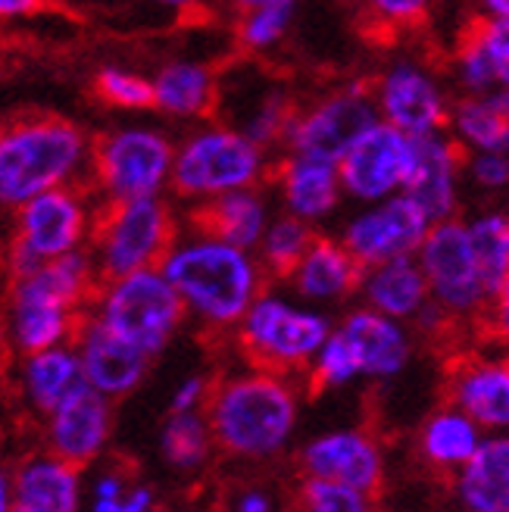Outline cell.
Masks as SVG:
<instances>
[{
    "label": "cell",
    "mask_w": 509,
    "mask_h": 512,
    "mask_svg": "<svg viewBox=\"0 0 509 512\" xmlns=\"http://www.w3.org/2000/svg\"><path fill=\"white\" fill-rule=\"evenodd\" d=\"M94 138L63 116H16L0 125V213L13 216L44 191L82 185Z\"/></svg>",
    "instance_id": "cell-1"
},
{
    "label": "cell",
    "mask_w": 509,
    "mask_h": 512,
    "mask_svg": "<svg viewBox=\"0 0 509 512\" xmlns=\"http://www.w3.org/2000/svg\"><path fill=\"white\" fill-rule=\"evenodd\" d=\"M163 275L172 281L188 313L210 328H235L263 294V266L250 250L203 235L188 225L178 232L163 260Z\"/></svg>",
    "instance_id": "cell-2"
},
{
    "label": "cell",
    "mask_w": 509,
    "mask_h": 512,
    "mask_svg": "<svg viewBox=\"0 0 509 512\" xmlns=\"http://www.w3.org/2000/svg\"><path fill=\"white\" fill-rule=\"evenodd\" d=\"M213 441L232 456L263 459L285 447L297 422L294 388L275 372L225 378L207 397Z\"/></svg>",
    "instance_id": "cell-3"
},
{
    "label": "cell",
    "mask_w": 509,
    "mask_h": 512,
    "mask_svg": "<svg viewBox=\"0 0 509 512\" xmlns=\"http://www.w3.org/2000/svg\"><path fill=\"white\" fill-rule=\"evenodd\" d=\"M266 175V150L241 128L210 125L175 147L172 194L178 200L207 203L213 197L257 188Z\"/></svg>",
    "instance_id": "cell-4"
},
{
    "label": "cell",
    "mask_w": 509,
    "mask_h": 512,
    "mask_svg": "<svg viewBox=\"0 0 509 512\" xmlns=\"http://www.w3.org/2000/svg\"><path fill=\"white\" fill-rule=\"evenodd\" d=\"M97 210L91 203V188L66 185L44 191L35 200L16 210L13 235L7 247V266L13 278L32 275L38 266L57 256L85 250L91 244V232L97 222Z\"/></svg>",
    "instance_id": "cell-5"
},
{
    "label": "cell",
    "mask_w": 509,
    "mask_h": 512,
    "mask_svg": "<svg viewBox=\"0 0 509 512\" xmlns=\"http://www.w3.org/2000/svg\"><path fill=\"white\" fill-rule=\"evenodd\" d=\"M178 238V219L163 197L100 203L91 232V256L100 278L160 269Z\"/></svg>",
    "instance_id": "cell-6"
},
{
    "label": "cell",
    "mask_w": 509,
    "mask_h": 512,
    "mask_svg": "<svg viewBox=\"0 0 509 512\" xmlns=\"http://www.w3.org/2000/svg\"><path fill=\"white\" fill-rule=\"evenodd\" d=\"M175 147L154 125H119L94 138L88 188L100 203L163 197L172 182Z\"/></svg>",
    "instance_id": "cell-7"
},
{
    "label": "cell",
    "mask_w": 509,
    "mask_h": 512,
    "mask_svg": "<svg viewBox=\"0 0 509 512\" xmlns=\"http://www.w3.org/2000/svg\"><path fill=\"white\" fill-rule=\"evenodd\" d=\"M88 313H94L107 328L141 347L154 360L157 353L169 347L175 331L182 328L188 306L163 275V269H141L122 278L100 281Z\"/></svg>",
    "instance_id": "cell-8"
},
{
    "label": "cell",
    "mask_w": 509,
    "mask_h": 512,
    "mask_svg": "<svg viewBox=\"0 0 509 512\" xmlns=\"http://www.w3.org/2000/svg\"><path fill=\"white\" fill-rule=\"evenodd\" d=\"M332 335L325 316L303 310L275 294H260L238 325V344L247 360L263 372H291L316 360Z\"/></svg>",
    "instance_id": "cell-9"
},
{
    "label": "cell",
    "mask_w": 509,
    "mask_h": 512,
    "mask_svg": "<svg viewBox=\"0 0 509 512\" xmlns=\"http://www.w3.org/2000/svg\"><path fill=\"white\" fill-rule=\"evenodd\" d=\"M416 260L425 272L431 300L453 319L478 316L491 303V294L481 278L475 247L469 238V225L444 219L431 225Z\"/></svg>",
    "instance_id": "cell-10"
},
{
    "label": "cell",
    "mask_w": 509,
    "mask_h": 512,
    "mask_svg": "<svg viewBox=\"0 0 509 512\" xmlns=\"http://www.w3.org/2000/svg\"><path fill=\"white\" fill-rule=\"evenodd\" d=\"M378 119L372 85H347L316 100L310 110L297 113L285 135V147L288 153H307V157L341 163L344 153Z\"/></svg>",
    "instance_id": "cell-11"
},
{
    "label": "cell",
    "mask_w": 509,
    "mask_h": 512,
    "mask_svg": "<svg viewBox=\"0 0 509 512\" xmlns=\"http://www.w3.org/2000/svg\"><path fill=\"white\" fill-rule=\"evenodd\" d=\"M416 153H419V138L400 132V128H394L385 119H378L338 163L344 194L363 203H378L394 194H403L416 169Z\"/></svg>",
    "instance_id": "cell-12"
},
{
    "label": "cell",
    "mask_w": 509,
    "mask_h": 512,
    "mask_svg": "<svg viewBox=\"0 0 509 512\" xmlns=\"http://www.w3.org/2000/svg\"><path fill=\"white\" fill-rule=\"evenodd\" d=\"M428 232L431 219L419 203L410 194H394L353 216L341 241L356 263L372 269L388 260H400V256H416Z\"/></svg>",
    "instance_id": "cell-13"
},
{
    "label": "cell",
    "mask_w": 509,
    "mask_h": 512,
    "mask_svg": "<svg viewBox=\"0 0 509 512\" xmlns=\"http://www.w3.org/2000/svg\"><path fill=\"white\" fill-rule=\"evenodd\" d=\"M378 116L413 138L438 135L450 125V107L435 75L419 63H394L372 85Z\"/></svg>",
    "instance_id": "cell-14"
},
{
    "label": "cell",
    "mask_w": 509,
    "mask_h": 512,
    "mask_svg": "<svg viewBox=\"0 0 509 512\" xmlns=\"http://www.w3.org/2000/svg\"><path fill=\"white\" fill-rule=\"evenodd\" d=\"M72 347L79 353L88 384L110 400L132 394L144 381L150 366V356L141 347L116 335L94 313L82 316L79 328H75Z\"/></svg>",
    "instance_id": "cell-15"
},
{
    "label": "cell",
    "mask_w": 509,
    "mask_h": 512,
    "mask_svg": "<svg viewBox=\"0 0 509 512\" xmlns=\"http://www.w3.org/2000/svg\"><path fill=\"white\" fill-rule=\"evenodd\" d=\"M110 428H113L110 397H104L100 391H94L91 384H85V388H79L47 416V425H44L47 453L85 469L104 453L110 441Z\"/></svg>",
    "instance_id": "cell-16"
},
{
    "label": "cell",
    "mask_w": 509,
    "mask_h": 512,
    "mask_svg": "<svg viewBox=\"0 0 509 512\" xmlns=\"http://www.w3.org/2000/svg\"><path fill=\"white\" fill-rule=\"evenodd\" d=\"M85 313L38 291L29 278H13L7 303V341L19 356L72 344Z\"/></svg>",
    "instance_id": "cell-17"
},
{
    "label": "cell",
    "mask_w": 509,
    "mask_h": 512,
    "mask_svg": "<svg viewBox=\"0 0 509 512\" xmlns=\"http://www.w3.org/2000/svg\"><path fill=\"white\" fill-rule=\"evenodd\" d=\"M303 469L313 478L338 481L363 494H375L381 484L378 447L363 431H332L303 450Z\"/></svg>",
    "instance_id": "cell-18"
},
{
    "label": "cell",
    "mask_w": 509,
    "mask_h": 512,
    "mask_svg": "<svg viewBox=\"0 0 509 512\" xmlns=\"http://www.w3.org/2000/svg\"><path fill=\"white\" fill-rule=\"evenodd\" d=\"M275 178L285 210L310 225L335 213L344 194L338 163L307 157V153H288L282 163H275Z\"/></svg>",
    "instance_id": "cell-19"
},
{
    "label": "cell",
    "mask_w": 509,
    "mask_h": 512,
    "mask_svg": "<svg viewBox=\"0 0 509 512\" xmlns=\"http://www.w3.org/2000/svg\"><path fill=\"white\" fill-rule=\"evenodd\" d=\"M460 141L447 138L444 132L419 138V153H416V169L406 182L403 194H410L425 216L435 222L453 219L456 210V178H460L463 153Z\"/></svg>",
    "instance_id": "cell-20"
},
{
    "label": "cell",
    "mask_w": 509,
    "mask_h": 512,
    "mask_svg": "<svg viewBox=\"0 0 509 512\" xmlns=\"http://www.w3.org/2000/svg\"><path fill=\"white\" fill-rule=\"evenodd\" d=\"M79 466L54 453H35L13 472V512H79Z\"/></svg>",
    "instance_id": "cell-21"
},
{
    "label": "cell",
    "mask_w": 509,
    "mask_h": 512,
    "mask_svg": "<svg viewBox=\"0 0 509 512\" xmlns=\"http://www.w3.org/2000/svg\"><path fill=\"white\" fill-rule=\"evenodd\" d=\"M88 378L82 369L79 353L72 344L47 347L38 353H29L19 360V391L22 400L29 403L32 413L50 416L54 409L69 400L79 388H85Z\"/></svg>",
    "instance_id": "cell-22"
},
{
    "label": "cell",
    "mask_w": 509,
    "mask_h": 512,
    "mask_svg": "<svg viewBox=\"0 0 509 512\" xmlns=\"http://www.w3.org/2000/svg\"><path fill=\"white\" fill-rule=\"evenodd\" d=\"M338 331L347 338L356 363H360V375L391 378L410 360V338H406L400 322L372 310V306L350 313Z\"/></svg>",
    "instance_id": "cell-23"
},
{
    "label": "cell",
    "mask_w": 509,
    "mask_h": 512,
    "mask_svg": "<svg viewBox=\"0 0 509 512\" xmlns=\"http://www.w3.org/2000/svg\"><path fill=\"white\" fill-rule=\"evenodd\" d=\"M188 225L203 235H213L219 241L253 250V247H260L269 228V210L257 188H244V191L213 197L207 203H197L188 216Z\"/></svg>",
    "instance_id": "cell-24"
},
{
    "label": "cell",
    "mask_w": 509,
    "mask_h": 512,
    "mask_svg": "<svg viewBox=\"0 0 509 512\" xmlns=\"http://www.w3.org/2000/svg\"><path fill=\"white\" fill-rule=\"evenodd\" d=\"M450 400L478 425L509 428V360L460 363L450 378Z\"/></svg>",
    "instance_id": "cell-25"
},
{
    "label": "cell",
    "mask_w": 509,
    "mask_h": 512,
    "mask_svg": "<svg viewBox=\"0 0 509 512\" xmlns=\"http://www.w3.org/2000/svg\"><path fill=\"white\" fill-rule=\"evenodd\" d=\"M219 79L207 63L169 60L154 75V110L172 119H203L216 110Z\"/></svg>",
    "instance_id": "cell-26"
},
{
    "label": "cell",
    "mask_w": 509,
    "mask_h": 512,
    "mask_svg": "<svg viewBox=\"0 0 509 512\" xmlns=\"http://www.w3.org/2000/svg\"><path fill=\"white\" fill-rule=\"evenodd\" d=\"M363 275L366 269L353 260L344 241L316 235L313 247L307 250V256H303L288 281L307 300H341L363 285Z\"/></svg>",
    "instance_id": "cell-27"
},
{
    "label": "cell",
    "mask_w": 509,
    "mask_h": 512,
    "mask_svg": "<svg viewBox=\"0 0 509 512\" xmlns=\"http://www.w3.org/2000/svg\"><path fill=\"white\" fill-rule=\"evenodd\" d=\"M360 291L372 310L385 313L397 322L416 319L431 297L425 272L416 256H400V260H388L381 266L366 269Z\"/></svg>",
    "instance_id": "cell-28"
},
{
    "label": "cell",
    "mask_w": 509,
    "mask_h": 512,
    "mask_svg": "<svg viewBox=\"0 0 509 512\" xmlns=\"http://www.w3.org/2000/svg\"><path fill=\"white\" fill-rule=\"evenodd\" d=\"M460 497L472 512H509V434L481 441L460 472Z\"/></svg>",
    "instance_id": "cell-29"
},
{
    "label": "cell",
    "mask_w": 509,
    "mask_h": 512,
    "mask_svg": "<svg viewBox=\"0 0 509 512\" xmlns=\"http://www.w3.org/2000/svg\"><path fill=\"white\" fill-rule=\"evenodd\" d=\"M450 132L472 153H509V116H503L488 94H472L450 110Z\"/></svg>",
    "instance_id": "cell-30"
},
{
    "label": "cell",
    "mask_w": 509,
    "mask_h": 512,
    "mask_svg": "<svg viewBox=\"0 0 509 512\" xmlns=\"http://www.w3.org/2000/svg\"><path fill=\"white\" fill-rule=\"evenodd\" d=\"M481 438H478V422H472L463 409H447L435 419H428L422 431V450L428 463L435 466H466L469 459L478 453Z\"/></svg>",
    "instance_id": "cell-31"
},
{
    "label": "cell",
    "mask_w": 509,
    "mask_h": 512,
    "mask_svg": "<svg viewBox=\"0 0 509 512\" xmlns=\"http://www.w3.org/2000/svg\"><path fill=\"white\" fill-rule=\"evenodd\" d=\"M316 235L310 222H303L291 213L269 222L266 235L260 241V266L269 278H291L300 260L313 247Z\"/></svg>",
    "instance_id": "cell-32"
},
{
    "label": "cell",
    "mask_w": 509,
    "mask_h": 512,
    "mask_svg": "<svg viewBox=\"0 0 509 512\" xmlns=\"http://www.w3.org/2000/svg\"><path fill=\"white\" fill-rule=\"evenodd\" d=\"M469 238L475 247L481 278H485V288L494 297L509 275V216L488 213L469 222Z\"/></svg>",
    "instance_id": "cell-33"
},
{
    "label": "cell",
    "mask_w": 509,
    "mask_h": 512,
    "mask_svg": "<svg viewBox=\"0 0 509 512\" xmlns=\"http://www.w3.org/2000/svg\"><path fill=\"white\" fill-rule=\"evenodd\" d=\"M210 441H213L210 422L194 409V413L169 416V422L163 425L160 447L172 469H197L210 453Z\"/></svg>",
    "instance_id": "cell-34"
},
{
    "label": "cell",
    "mask_w": 509,
    "mask_h": 512,
    "mask_svg": "<svg viewBox=\"0 0 509 512\" xmlns=\"http://www.w3.org/2000/svg\"><path fill=\"white\" fill-rule=\"evenodd\" d=\"M94 94L113 110H154V79H147V75L135 69L100 66L94 75Z\"/></svg>",
    "instance_id": "cell-35"
},
{
    "label": "cell",
    "mask_w": 509,
    "mask_h": 512,
    "mask_svg": "<svg viewBox=\"0 0 509 512\" xmlns=\"http://www.w3.org/2000/svg\"><path fill=\"white\" fill-rule=\"evenodd\" d=\"M297 0H275V4H263L244 10L238 19V41L247 50H269L282 41L294 22Z\"/></svg>",
    "instance_id": "cell-36"
},
{
    "label": "cell",
    "mask_w": 509,
    "mask_h": 512,
    "mask_svg": "<svg viewBox=\"0 0 509 512\" xmlns=\"http://www.w3.org/2000/svg\"><path fill=\"white\" fill-rule=\"evenodd\" d=\"M300 500H303V509H310V512H372L369 494L347 488V484H338V481L313 478V475H307V481H303Z\"/></svg>",
    "instance_id": "cell-37"
},
{
    "label": "cell",
    "mask_w": 509,
    "mask_h": 512,
    "mask_svg": "<svg viewBox=\"0 0 509 512\" xmlns=\"http://www.w3.org/2000/svg\"><path fill=\"white\" fill-rule=\"evenodd\" d=\"M456 75H460V82L469 94H491L497 88L491 63H488L485 50H481V44L475 38L472 25L463 29L460 44H456Z\"/></svg>",
    "instance_id": "cell-38"
},
{
    "label": "cell",
    "mask_w": 509,
    "mask_h": 512,
    "mask_svg": "<svg viewBox=\"0 0 509 512\" xmlns=\"http://www.w3.org/2000/svg\"><path fill=\"white\" fill-rule=\"evenodd\" d=\"M353 375H360V363H356V356L341 331H332L322 350L316 353L313 378L316 384H325V388H338V384H347Z\"/></svg>",
    "instance_id": "cell-39"
},
{
    "label": "cell",
    "mask_w": 509,
    "mask_h": 512,
    "mask_svg": "<svg viewBox=\"0 0 509 512\" xmlns=\"http://www.w3.org/2000/svg\"><path fill=\"white\" fill-rule=\"evenodd\" d=\"M469 25H472V32H475L481 50H485V57L491 63L497 88H509V19L481 16Z\"/></svg>",
    "instance_id": "cell-40"
},
{
    "label": "cell",
    "mask_w": 509,
    "mask_h": 512,
    "mask_svg": "<svg viewBox=\"0 0 509 512\" xmlns=\"http://www.w3.org/2000/svg\"><path fill=\"white\" fill-rule=\"evenodd\" d=\"M372 22H378L381 29H419L428 19L431 0H363Z\"/></svg>",
    "instance_id": "cell-41"
},
{
    "label": "cell",
    "mask_w": 509,
    "mask_h": 512,
    "mask_svg": "<svg viewBox=\"0 0 509 512\" xmlns=\"http://www.w3.org/2000/svg\"><path fill=\"white\" fill-rule=\"evenodd\" d=\"M469 169L481 188H506L509 185V153H475Z\"/></svg>",
    "instance_id": "cell-42"
},
{
    "label": "cell",
    "mask_w": 509,
    "mask_h": 512,
    "mask_svg": "<svg viewBox=\"0 0 509 512\" xmlns=\"http://www.w3.org/2000/svg\"><path fill=\"white\" fill-rule=\"evenodd\" d=\"M210 391H207V381L203 378H185L178 384V391L172 394V413H194L200 403H207Z\"/></svg>",
    "instance_id": "cell-43"
},
{
    "label": "cell",
    "mask_w": 509,
    "mask_h": 512,
    "mask_svg": "<svg viewBox=\"0 0 509 512\" xmlns=\"http://www.w3.org/2000/svg\"><path fill=\"white\" fill-rule=\"evenodd\" d=\"M488 331L497 338H509V275L500 285V291L491 297V310H488V319H485Z\"/></svg>",
    "instance_id": "cell-44"
},
{
    "label": "cell",
    "mask_w": 509,
    "mask_h": 512,
    "mask_svg": "<svg viewBox=\"0 0 509 512\" xmlns=\"http://www.w3.org/2000/svg\"><path fill=\"white\" fill-rule=\"evenodd\" d=\"M35 7H38V0H0V22L22 19V16L35 13Z\"/></svg>",
    "instance_id": "cell-45"
},
{
    "label": "cell",
    "mask_w": 509,
    "mask_h": 512,
    "mask_svg": "<svg viewBox=\"0 0 509 512\" xmlns=\"http://www.w3.org/2000/svg\"><path fill=\"white\" fill-rule=\"evenodd\" d=\"M94 497H125V481L119 475H104L94 484Z\"/></svg>",
    "instance_id": "cell-46"
},
{
    "label": "cell",
    "mask_w": 509,
    "mask_h": 512,
    "mask_svg": "<svg viewBox=\"0 0 509 512\" xmlns=\"http://www.w3.org/2000/svg\"><path fill=\"white\" fill-rule=\"evenodd\" d=\"M0 512H13V475L0 469Z\"/></svg>",
    "instance_id": "cell-47"
},
{
    "label": "cell",
    "mask_w": 509,
    "mask_h": 512,
    "mask_svg": "<svg viewBox=\"0 0 509 512\" xmlns=\"http://www.w3.org/2000/svg\"><path fill=\"white\" fill-rule=\"evenodd\" d=\"M238 512H269V500L263 494H244Z\"/></svg>",
    "instance_id": "cell-48"
},
{
    "label": "cell",
    "mask_w": 509,
    "mask_h": 512,
    "mask_svg": "<svg viewBox=\"0 0 509 512\" xmlns=\"http://www.w3.org/2000/svg\"><path fill=\"white\" fill-rule=\"evenodd\" d=\"M485 16H497V19H509V0H478Z\"/></svg>",
    "instance_id": "cell-49"
},
{
    "label": "cell",
    "mask_w": 509,
    "mask_h": 512,
    "mask_svg": "<svg viewBox=\"0 0 509 512\" xmlns=\"http://www.w3.org/2000/svg\"><path fill=\"white\" fill-rule=\"evenodd\" d=\"M488 97H491V104H494L503 116H509V88H494Z\"/></svg>",
    "instance_id": "cell-50"
},
{
    "label": "cell",
    "mask_w": 509,
    "mask_h": 512,
    "mask_svg": "<svg viewBox=\"0 0 509 512\" xmlns=\"http://www.w3.org/2000/svg\"><path fill=\"white\" fill-rule=\"evenodd\" d=\"M157 4H163V7H172V10H194V7H200V0H157Z\"/></svg>",
    "instance_id": "cell-51"
},
{
    "label": "cell",
    "mask_w": 509,
    "mask_h": 512,
    "mask_svg": "<svg viewBox=\"0 0 509 512\" xmlns=\"http://www.w3.org/2000/svg\"><path fill=\"white\" fill-rule=\"evenodd\" d=\"M228 4H232L235 10H253V7H263V4H275V0H228Z\"/></svg>",
    "instance_id": "cell-52"
},
{
    "label": "cell",
    "mask_w": 509,
    "mask_h": 512,
    "mask_svg": "<svg viewBox=\"0 0 509 512\" xmlns=\"http://www.w3.org/2000/svg\"><path fill=\"white\" fill-rule=\"evenodd\" d=\"M491 512H506V509H491Z\"/></svg>",
    "instance_id": "cell-53"
},
{
    "label": "cell",
    "mask_w": 509,
    "mask_h": 512,
    "mask_svg": "<svg viewBox=\"0 0 509 512\" xmlns=\"http://www.w3.org/2000/svg\"><path fill=\"white\" fill-rule=\"evenodd\" d=\"M297 512H310V509H297Z\"/></svg>",
    "instance_id": "cell-54"
},
{
    "label": "cell",
    "mask_w": 509,
    "mask_h": 512,
    "mask_svg": "<svg viewBox=\"0 0 509 512\" xmlns=\"http://www.w3.org/2000/svg\"><path fill=\"white\" fill-rule=\"evenodd\" d=\"M38 4H47V0H38Z\"/></svg>",
    "instance_id": "cell-55"
}]
</instances>
